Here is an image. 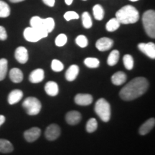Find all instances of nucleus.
I'll return each instance as SVG.
<instances>
[{"instance_id": "1", "label": "nucleus", "mask_w": 155, "mask_h": 155, "mask_svg": "<svg viewBox=\"0 0 155 155\" xmlns=\"http://www.w3.org/2000/svg\"><path fill=\"white\" fill-rule=\"evenodd\" d=\"M149 87V82L144 77H137L128 83L120 91L119 96L124 101L134 100L142 96L147 91Z\"/></svg>"}, {"instance_id": "2", "label": "nucleus", "mask_w": 155, "mask_h": 155, "mask_svg": "<svg viewBox=\"0 0 155 155\" xmlns=\"http://www.w3.org/2000/svg\"><path fill=\"white\" fill-rule=\"evenodd\" d=\"M116 18L120 24H134L139 19V13L134 6L126 5L116 12Z\"/></svg>"}, {"instance_id": "3", "label": "nucleus", "mask_w": 155, "mask_h": 155, "mask_svg": "<svg viewBox=\"0 0 155 155\" xmlns=\"http://www.w3.org/2000/svg\"><path fill=\"white\" fill-rule=\"evenodd\" d=\"M95 112L104 122H108L111 119V110L109 103L104 98H100L97 101L94 108Z\"/></svg>"}, {"instance_id": "4", "label": "nucleus", "mask_w": 155, "mask_h": 155, "mask_svg": "<svg viewBox=\"0 0 155 155\" xmlns=\"http://www.w3.org/2000/svg\"><path fill=\"white\" fill-rule=\"evenodd\" d=\"M142 22L146 33L151 38H155V12L154 10H147L143 14Z\"/></svg>"}, {"instance_id": "5", "label": "nucleus", "mask_w": 155, "mask_h": 155, "mask_svg": "<svg viewBox=\"0 0 155 155\" xmlns=\"http://www.w3.org/2000/svg\"><path fill=\"white\" fill-rule=\"evenodd\" d=\"M24 38L27 41L31 42H36L42 38H46L48 35V32L44 28L40 29H35L30 27L24 30Z\"/></svg>"}, {"instance_id": "6", "label": "nucleus", "mask_w": 155, "mask_h": 155, "mask_svg": "<svg viewBox=\"0 0 155 155\" xmlns=\"http://www.w3.org/2000/svg\"><path fill=\"white\" fill-rule=\"evenodd\" d=\"M25 111L30 116H35L40 113L42 108L41 102L35 97H28L22 103Z\"/></svg>"}, {"instance_id": "7", "label": "nucleus", "mask_w": 155, "mask_h": 155, "mask_svg": "<svg viewBox=\"0 0 155 155\" xmlns=\"http://www.w3.org/2000/svg\"><path fill=\"white\" fill-rule=\"evenodd\" d=\"M60 135H61V128L55 124H50L49 127H48L45 132L46 139L49 141L55 140L60 137Z\"/></svg>"}, {"instance_id": "8", "label": "nucleus", "mask_w": 155, "mask_h": 155, "mask_svg": "<svg viewBox=\"0 0 155 155\" xmlns=\"http://www.w3.org/2000/svg\"><path fill=\"white\" fill-rule=\"evenodd\" d=\"M138 48L141 52L148 56L149 58L154 59L155 58V45L153 42L148 43H139Z\"/></svg>"}, {"instance_id": "9", "label": "nucleus", "mask_w": 155, "mask_h": 155, "mask_svg": "<svg viewBox=\"0 0 155 155\" xmlns=\"http://www.w3.org/2000/svg\"><path fill=\"white\" fill-rule=\"evenodd\" d=\"M114 45V41L108 38H101L97 40L96 47L99 51L104 52L110 50Z\"/></svg>"}, {"instance_id": "10", "label": "nucleus", "mask_w": 155, "mask_h": 155, "mask_svg": "<svg viewBox=\"0 0 155 155\" xmlns=\"http://www.w3.org/2000/svg\"><path fill=\"white\" fill-rule=\"evenodd\" d=\"M41 135V130L38 127H32L24 133L25 139L28 142H33L36 141Z\"/></svg>"}, {"instance_id": "11", "label": "nucleus", "mask_w": 155, "mask_h": 155, "mask_svg": "<svg viewBox=\"0 0 155 155\" xmlns=\"http://www.w3.org/2000/svg\"><path fill=\"white\" fill-rule=\"evenodd\" d=\"M15 57L19 63H26L28 61L29 58L28 50H27L25 47H22V46L18 47L16 49V50H15Z\"/></svg>"}, {"instance_id": "12", "label": "nucleus", "mask_w": 155, "mask_h": 155, "mask_svg": "<svg viewBox=\"0 0 155 155\" xmlns=\"http://www.w3.org/2000/svg\"><path fill=\"white\" fill-rule=\"evenodd\" d=\"M75 102L78 105L80 106H88L92 104L93 96L90 94H78L75 97Z\"/></svg>"}, {"instance_id": "13", "label": "nucleus", "mask_w": 155, "mask_h": 155, "mask_svg": "<svg viewBox=\"0 0 155 155\" xmlns=\"http://www.w3.org/2000/svg\"><path fill=\"white\" fill-rule=\"evenodd\" d=\"M82 116L80 112L77 111H71L68 112L65 116V120L70 125H76L81 121Z\"/></svg>"}, {"instance_id": "14", "label": "nucleus", "mask_w": 155, "mask_h": 155, "mask_svg": "<svg viewBox=\"0 0 155 155\" xmlns=\"http://www.w3.org/2000/svg\"><path fill=\"white\" fill-rule=\"evenodd\" d=\"M45 78V72L41 68L35 69L32 71L29 76V80L32 83H38L42 82Z\"/></svg>"}, {"instance_id": "15", "label": "nucleus", "mask_w": 155, "mask_h": 155, "mask_svg": "<svg viewBox=\"0 0 155 155\" xmlns=\"http://www.w3.org/2000/svg\"><path fill=\"white\" fill-rule=\"evenodd\" d=\"M23 92L21 90L15 89L9 93L8 96V103L10 105L17 104L22 98Z\"/></svg>"}, {"instance_id": "16", "label": "nucleus", "mask_w": 155, "mask_h": 155, "mask_svg": "<svg viewBox=\"0 0 155 155\" xmlns=\"http://www.w3.org/2000/svg\"><path fill=\"white\" fill-rule=\"evenodd\" d=\"M154 125L155 119L154 118H151V119H148L139 128V134L141 135H146L154 128Z\"/></svg>"}, {"instance_id": "17", "label": "nucleus", "mask_w": 155, "mask_h": 155, "mask_svg": "<svg viewBox=\"0 0 155 155\" xmlns=\"http://www.w3.org/2000/svg\"><path fill=\"white\" fill-rule=\"evenodd\" d=\"M45 91L46 94L50 96H55L59 92L58 85L54 81H49L45 86Z\"/></svg>"}, {"instance_id": "18", "label": "nucleus", "mask_w": 155, "mask_h": 155, "mask_svg": "<svg viewBox=\"0 0 155 155\" xmlns=\"http://www.w3.org/2000/svg\"><path fill=\"white\" fill-rule=\"evenodd\" d=\"M79 73V68L76 65H72L68 68L65 73V78L68 81H73L75 80Z\"/></svg>"}, {"instance_id": "19", "label": "nucleus", "mask_w": 155, "mask_h": 155, "mask_svg": "<svg viewBox=\"0 0 155 155\" xmlns=\"http://www.w3.org/2000/svg\"><path fill=\"white\" fill-rule=\"evenodd\" d=\"M9 78L13 83H20L23 80V73L20 69L15 68L9 71Z\"/></svg>"}, {"instance_id": "20", "label": "nucleus", "mask_w": 155, "mask_h": 155, "mask_svg": "<svg viewBox=\"0 0 155 155\" xmlns=\"http://www.w3.org/2000/svg\"><path fill=\"white\" fill-rule=\"evenodd\" d=\"M127 78V75L124 73L119 71V72H116L112 75L111 81L116 86H121V85L124 84V83L126 82Z\"/></svg>"}, {"instance_id": "21", "label": "nucleus", "mask_w": 155, "mask_h": 155, "mask_svg": "<svg viewBox=\"0 0 155 155\" xmlns=\"http://www.w3.org/2000/svg\"><path fill=\"white\" fill-rule=\"evenodd\" d=\"M14 150V147L10 141L5 139H0V152L10 153Z\"/></svg>"}, {"instance_id": "22", "label": "nucleus", "mask_w": 155, "mask_h": 155, "mask_svg": "<svg viewBox=\"0 0 155 155\" xmlns=\"http://www.w3.org/2000/svg\"><path fill=\"white\" fill-rule=\"evenodd\" d=\"M8 70V62L5 58L0 59V81L5 78Z\"/></svg>"}, {"instance_id": "23", "label": "nucleus", "mask_w": 155, "mask_h": 155, "mask_svg": "<svg viewBox=\"0 0 155 155\" xmlns=\"http://www.w3.org/2000/svg\"><path fill=\"white\" fill-rule=\"evenodd\" d=\"M93 14H94L95 19L101 21L104 19L105 12H104V9L101 5H96L93 7Z\"/></svg>"}, {"instance_id": "24", "label": "nucleus", "mask_w": 155, "mask_h": 155, "mask_svg": "<svg viewBox=\"0 0 155 155\" xmlns=\"http://www.w3.org/2000/svg\"><path fill=\"white\" fill-rule=\"evenodd\" d=\"M119 59V52L117 50H114L111 52L107 59V63L110 66H114L118 63Z\"/></svg>"}, {"instance_id": "25", "label": "nucleus", "mask_w": 155, "mask_h": 155, "mask_svg": "<svg viewBox=\"0 0 155 155\" xmlns=\"http://www.w3.org/2000/svg\"><path fill=\"white\" fill-rule=\"evenodd\" d=\"M10 15V7L5 2L0 0V17L5 18Z\"/></svg>"}, {"instance_id": "26", "label": "nucleus", "mask_w": 155, "mask_h": 155, "mask_svg": "<svg viewBox=\"0 0 155 155\" xmlns=\"http://www.w3.org/2000/svg\"><path fill=\"white\" fill-rule=\"evenodd\" d=\"M120 22L118 21V19L116 18H112L110 19L108 22L106 23V29L108 32H114L116 30L119 28Z\"/></svg>"}, {"instance_id": "27", "label": "nucleus", "mask_w": 155, "mask_h": 155, "mask_svg": "<svg viewBox=\"0 0 155 155\" xmlns=\"http://www.w3.org/2000/svg\"><path fill=\"white\" fill-rule=\"evenodd\" d=\"M42 24H43V28L45 29V30L48 32V34L54 30V28H55V21L51 17L43 19Z\"/></svg>"}, {"instance_id": "28", "label": "nucleus", "mask_w": 155, "mask_h": 155, "mask_svg": "<svg viewBox=\"0 0 155 155\" xmlns=\"http://www.w3.org/2000/svg\"><path fill=\"white\" fill-rule=\"evenodd\" d=\"M43 19L38 16L32 17L30 19V27L35 29H40L43 28Z\"/></svg>"}, {"instance_id": "29", "label": "nucleus", "mask_w": 155, "mask_h": 155, "mask_svg": "<svg viewBox=\"0 0 155 155\" xmlns=\"http://www.w3.org/2000/svg\"><path fill=\"white\" fill-rule=\"evenodd\" d=\"M82 22L83 25L85 28L89 29L92 27L93 22L91 15H89L88 12H85L82 15Z\"/></svg>"}, {"instance_id": "30", "label": "nucleus", "mask_w": 155, "mask_h": 155, "mask_svg": "<svg viewBox=\"0 0 155 155\" xmlns=\"http://www.w3.org/2000/svg\"><path fill=\"white\" fill-rule=\"evenodd\" d=\"M84 64L90 68H96L99 66L100 61L96 58H87L85 59Z\"/></svg>"}, {"instance_id": "31", "label": "nucleus", "mask_w": 155, "mask_h": 155, "mask_svg": "<svg viewBox=\"0 0 155 155\" xmlns=\"http://www.w3.org/2000/svg\"><path fill=\"white\" fill-rule=\"evenodd\" d=\"M98 127V123L96 119L94 118H91L87 122L86 124V131L88 133H93L97 129Z\"/></svg>"}, {"instance_id": "32", "label": "nucleus", "mask_w": 155, "mask_h": 155, "mask_svg": "<svg viewBox=\"0 0 155 155\" xmlns=\"http://www.w3.org/2000/svg\"><path fill=\"white\" fill-rule=\"evenodd\" d=\"M123 63L127 70H131L134 68V58L131 55L127 54L124 56Z\"/></svg>"}, {"instance_id": "33", "label": "nucleus", "mask_w": 155, "mask_h": 155, "mask_svg": "<svg viewBox=\"0 0 155 155\" xmlns=\"http://www.w3.org/2000/svg\"><path fill=\"white\" fill-rule=\"evenodd\" d=\"M68 41V38L66 35L65 34H60L57 36V38L55 39V45L58 47H63L67 43Z\"/></svg>"}, {"instance_id": "34", "label": "nucleus", "mask_w": 155, "mask_h": 155, "mask_svg": "<svg viewBox=\"0 0 155 155\" xmlns=\"http://www.w3.org/2000/svg\"><path fill=\"white\" fill-rule=\"evenodd\" d=\"M51 68L55 72H61L64 68V65L62 62H61L58 60L54 59L52 61L51 63Z\"/></svg>"}, {"instance_id": "35", "label": "nucleus", "mask_w": 155, "mask_h": 155, "mask_svg": "<svg viewBox=\"0 0 155 155\" xmlns=\"http://www.w3.org/2000/svg\"><path fill=\"white\" fill-rule=\"evenodd\" d=\"M75 42L79 47L81 48H86L87 47L88 44V39L85 35H78L75 39Z\"/></svg>"}, {"instance_id": "36", "label": "nucleus", "mask_w": 155, "mask_h": 155, "mask_svg": "<svg viewBox=\"0 0 155 155\" xmlns=\"http://www.w3.org/2000/svg\"><path fill=\"white\" fill-rule=\"evenodd\" d=\"M64 18L66 21L72 20V19H78L79 18V15L74 11H68L65 13Z\"/></svg>"}, {"instance_id": "37", "label": "nucleus", "mask_w": 155, "mask_h": 155, "mask_svg": "<svg viewBox=\"0 0 155 155\" xmlns=\"http://www.w3.org/2000/svg\"><path fill=\"white\" fill-rule=\"evenodd\" d=\"M7 38V33L5 28L0 26V40H5Z\"/></svg>"}, {"instance_id": "38", "label": "nucleus", "mask_w": 155, "mask_h": 155, "mask_svg": "<svg viewBox=\"0 0 155 155\" xmlns=\"http://www.w3.org/2000/svg\"><path fill=\"white\" fill-rule=\"evenodd\" d=\"M42 2H43L45 5L50 7H53L55 3V0H42Z\"/></svg>"}, {"instance_id": "39", "label": "nucleus", "mask_w": 155, "mask_h": 155, "mask_svg": "<svg viewBox=\"0 0 155 155\" xmlns=\"http://www.w3.org/2000/svg\"><path fill=\"white\" fill-rule=\"evenodd\" d=\"M5 116L0 115V127H1V126L4 123H5Z\"/></svg>"}, {"instance_id": "40", "label": "nucleus", "mask_w": 155, "mask_h": 155, "mask_svg": "<svg viewBox=\"0 0 155 155\" xmlns=\"http://www.w3.org/2000/svg\"><path fill=\"white\" fill-rule=\"evenodd\" d=\"M73 0H65V2L66 4L67 5H72Z\"/></svg>"}, {"instance_id": "41", "label": "nucleus", "mask_w": 155, "mask_h": 155, "mask_svg": "<svg viewBox=\"0 0 155 155\" xmlns=\"http://www.w3.org/2000/svg\"><path fill=\"white\" fill-rule=\"evenodd\" d=\"M23 1H25V0H9V2H11L12 3H18Z\"/></svg>"}, {"instance_id": "42", "label": "nucleus", "mask_w": 155, "mask_h": 155, "mask_svg": "<svg viewBox=\"0 0 155 155\" xmlns=\"http://www.w3.org/2000/svg\"><path fill=\"white\" fill-rule=\"evenodd\" d=\"M129 1H131V2H137V1H139V0H129Z\"/></svg>"}, {"instance_id": "43", "label": "nucleus", "mask_w": 155, "mask_h": 155, "mask_svg": "<svg viewBox=\"0 0 155 155\" xmlns=\"http://www.w3.org/2000/svg\"><path fill=\"white\" fill-rule=\"evenodd\" d=\"M83 1H86V0H83Z\"/></svg>"}]
</instances>
